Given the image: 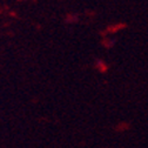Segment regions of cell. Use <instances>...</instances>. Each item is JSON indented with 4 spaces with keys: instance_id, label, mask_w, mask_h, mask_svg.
<instances>
[]
</instances>
